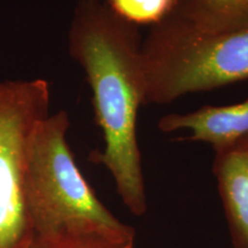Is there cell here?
<instances>
[{
  "instance_id": "6da1fadb",
  "label": "cell",
  "mask_w": 248,
  "mask_h": 248,
  "mask_svg": "<svg viewBox=\"0 0 248 248\" xmlns=\"http://www.w3.org/2000/svg\"><path fill=\"white\" fill-rule=\"evenodd\" d=\"M142 37L139 27L120 17L102 0H79L69 31L68 52L84 71L92 91L102 151L89 160L101 164L130 213L147 212L137 119L144 106Z\"/></svg>"
},
{
  "instance_id": "7a4b0ae2",
  "label": "cell",
  "mask_w": 248,
  "mask_h": 248,
  "mask_svg": "<svg viewBox=\"0 0 248 248\" xmlns=\"http://www.w3.org/2000/svg\"><path fill=\"white\" fill-rule=\"evenodd\" d=\"M69 114H49L31 137L26 163V197L33 234L99 231L135 237L90 186L70 150Z\"/></svg>"
},
{
  "instance_id": "3957f363",
  "label": "cell",
  "mask_w": 248,
  "mask_h": 248,
  "mask_svg": "<svg viewBox=\"0 0 248 248\" xmlns=\"http://www.w3.org/2000/svg\"><path fill=\"white\" fill-rule=\"evenodd\" d=\"M144 105H166L191 93L248 80V28L204 32L169 14L141 44Z\"/></svg>"
},
{
  "instance_id": "277c9868",
  "label": "cell",
  "mask_w": 248,
  "mask_h": 248,
  "mask_svg": "<svg viewBox=\"0 0 248 248\" xmlns=\"http://www.w3.org/2000/svg\"><path fill=\"white\" fill-rule=\"evenodd\" d=\"M43 78L0 80V248H28L33 229L26 197V163L38 124L49 115Z\"/></svg>"
},
{
  "instance_id": "5b68a950",
  "label": "cell",
  "mask_w": 248,
  "mask_h": 248,
  "mask_svg": "<svg viewBox=\"0 0 248 248\" xmlns=\"http://www.w3.org/2000/svg\"><path fill=\"white\" fill-rule=\"evenodd\" d=\"M214 153L213 173L232 248H248V135Z\"/></svg>"
},
{
  "instance_id": "8992f818",
  "label": "cell",
  "mask_w": 248,
  "mask_h": 248,
  "mask_svg": "<svg viewBox=\"0 0 248 248\" xmlns=\"http://www.w3.org/2000/svg\"><path fill=\"white\" fill-rule=\"evenodd\" d=\"M157 129L164 133L188 130L187 140L207 142L213 150L248 135V99L225 106L204 105L190 113H171L161 117Z\"/></svg>"
},
{
  "instance_id": "52a82bcc",
  "label": "cell",
  "mask_w": 248,
  "mask_h": 248,
  "mask_svg": "<svg viewBox=\"0 0 248 248\" xmlns=\"http://www.w3.org/2000/svg\"><path fill=\"white\" fill-rule=\"evenodd\" d=\"M170 14L204 32L248 28V0H178Z\"/></svg>"
},
{
  "instance_id": "ba28073f",
  "label": "cell",
  "mask_w": 248,
  "mask_h": 248,
  "mask_svg": "<svg viewBox=\"0 0 248 248\" xmlns=\"http://www.w3.org/2000/svg\"><path fill=\"white\" fill-rule=\"evenodd\" d=\"M28 248H135V237L99 231H62L33 234Z\"/></svg>"
},
{
  "instance_id": "9c48e42d",
  "label": "cell",
  "mask_w": 248,
  "mask_h": 248,
  "mask_svg": "<svg viewBox=\"0 0 248 248\" xmlns=\"http://www.w3.org/2000/svg\"><path fill=\"white\" fill-rule=\"evenodd\" d=\"M120 17L136 26H153L168 16L178 0H102Z\"/></svg>"
}]
</instances>
